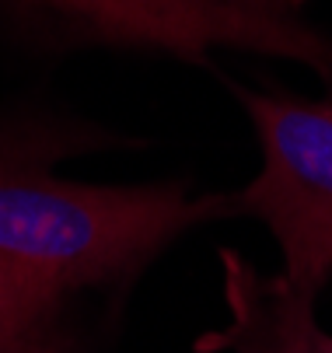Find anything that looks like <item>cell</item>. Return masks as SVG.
Masks as SVG:
<instances>
[{
	"label": "cell",
	"instance_id": "2",
	"mask_svg": "<svg viewBox=\"0 0 332 353\" xmlns=\"http://www.w3.org/2000/svg\"><path fill=\"white\" fill-rule=\"evenodd\" d=\"M262 147L259 175L231 196L283 252V276L318 297L332 276V94L238 91Z\"/></svg>",
	"mask_w": 332,
	"mask_h": 353
},
{
	"label": "cell",
	"instance_id": "5",
	"mask_svg": "<svg viewBox=\"0 0 332 353\" xmlns=\"http://www.w3.org/2000/svg\"><path fill=\"white\" fill-rule=\"evenodd\" d=\"M67 294L53 276L0 259V353H70Z\"/></svg>",
	"mask_w": 332,
	"mask_h": 353
},
{
	"label": "cell",
	"instance_id": "3",
	"mask_svg": "<svg viewBox=\"0 0 332 353\" xmlns=\"http://www.w3.org/2000/svg\"><path fill=\"white\" fill-rule=\"evenodd\" d=\"M94 39L203 60L210 49H252L315 67L332 84V39L304 25L287 0H45Z\"/></svg>",
	"mask_w": 332,
	"mask_h": 353
},
{
	"label": "cell",
	"instance_id": "4",
	"mask_svg": "<svg viewBox=\"0 0 332 353\" xmlns=\"http://www.w3.org/2000/svg\"><path fill=\"white\" fill-rule=\"evenodd\" d=\"M227 325L196 339V353H332L315 322V297L287 276H262L242 252L220 248Z\"/></svg>",
	"mask_w": 332,
	"mask_h": 353
},
{
	"label": "cell",
	"instance_id": "1",
	"mask_svg": "<svg viewBox=\"0 0 332 353\" xmlns=\"http://www.w3.org/2000/svg\"><path fill=\"white\" fill-rule=\"evenodd\" d=\"M67 154L60 130L0 133V259L67 290L140 273L189 228L234 214L231 196H189L185 182L87 185L50 165Z\"/></svg>",
	"mask_w": 332,
	"mask_h": 353
}]
</instances>
